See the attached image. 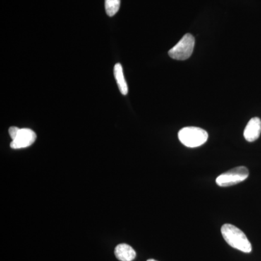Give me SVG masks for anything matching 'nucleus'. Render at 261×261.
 Instances as JSON below:
<instances>
[{
	"label": "nucleus",
	"mask_w": 261,
	"mask_h": 261,
	"mask_svg": "<svg viewBox=\"0 0 261 261\" xmlns=\"http://www.w3.org/2000/svg\"><path fill=\"white\" fill-rule=\"evenodd\" d=\"M120 6L121 0H105V8L108 16H114L119 10Z\"/></svg>",
	"instance_id": "obj_9"
},
{
	"label": "nucleus",
	"mask_w": 261,
	"mask_h": 261,
	"mask_svg": "<svg viewBox=\"0 0 261 261\" xmlns=\"http://www.w3.org/2000/svg\"><path fill=\"white\" fill-rule=\"evenodd\" d=\"M178 137L184 145L194 148L204 145L208 139V134L198 127H185L179 130Z\"/></svg>",
	"instance_id": "obj_2"
},
{
	"label": "nucleus",
	"mask_w": 261,
	"mask_h": 261,
	"mask_svg": "<svg viewBox=\"0 0 261 261\" xmlns=\"http://www.w3.org/2000/svg\"><path fill=\"white\" fill-rule=\"evenodd\" d=\"M221 233L228 245L245 253L252 251V245L246 235L237 226L224 224L221 227Z\"/></svg>",
	"instance_id": "obj_1"
},
{
	"label": "nucleus",
	"mask_w": 261,
	"mask_h": 261,
	"mask_svg": "<svg viewBox=\"0 0 261 261\" xmlns=\"http://www.w3.org/2000/svg\"><path fill=\"white\" fill-rule=\"evenodd\" d=\"M261 133V120L257 117L252 118L248 122L244 130V137L247 142L257 140Z\"/></svg>",
	"instance_id": "obj_6"
},
{
	"label": "nucleus",
	"mask_w": 261,
	"mask_h": 261,
	"mask_svg": "<svg viewBox=\"0 0 261 261\" xmlns=\"http://www.w3.org/2000/svg\"><path fill=\"white\" fill-rule=\"evenodd\" d=\"M115 255L121 261H132L135 258V250L127 244H120L115 249Z\"/></svg>",
	"instance_id": "obj_7"
},
{
	"label": "nucleus",
	"mask_w": 261,
	"mask_h": 261,
	"mask_svg": "<svg viewBox=\"0 0 261 261\" xmlns=\"http://www.w3.org/2000/svg\"><path fill=\"white\" fill-rule=\"evenodd\" d=\"M195 37L190 34H187L168 51L171 58L177 61H185L191 57L195 47Z\"/></svg>",
	"instance_id": "obj_3"
},
{
	"label": "nucleus",
	"mask_w": 261,
	"mask_h": 261,
	"mask_svg": "<svg viewBox=\"0 0 261 261\" xmlns=\"http://www.w3.org/2000/svg\"><path fill=\"white\" fill-rule=\"evenodd\" d=\"M37 139L35 132L29 128H20L16 137L10 143L13 149H23L32 145Z\"/></svg>",
	"instance_id": "obj_5"
},
{
	"label": "nucleus",
	"mask_w": 261,
	"mask_h": 261,
	"mask_svg": "<svg viewBox=\"0 0 261 261\" xmlns=\"http://www.w3.org/2000/svg\"><path fill=\"white\" fill-rule=\"evenodd\" d=\"M19 130H20V128H18V127H10L9 128V134L10 137L12 138V140H14L15 137H16L17 135H18Z\"/></svg>",
	"instance_id": "obj_10"
},
{
	"label": "nucleus",
	"mask_w": 261,
	"mask_h": 261,
	"mask_svg": "<svg viewBox=\"0 0 261 261\" xmlns=\"http://www.w3.org/2000/svg\"><path fill=\"white\" fill-rule=\"evenodd\" d=\"M147 261H157V260H153V259H149V260H147Z\"/></svg>",
	"instance_id": "obj_11"
},
{
	"label": "nucleus",
	"mask_w": 261,
	"mask_h": 261,
	"mask_svg": "<svg viewBox=\"0 0 261 261\" xmlns=\"http://www.w3.org/2000/svg\"><path fill=\"white\" fill-rule=\"evenodd\" d=\"M114 75L116 78L117 84H118V88L121 91V94L123 95H126L128 94V85H127L126 80L123 75V68L120 63H117L114 67Z\"/></svg>",
	"instance_id": "obj_8"
},
{
	"label": "nucleus",
	"mask_w": 261,
	"mask_h": 261,
	"mask_svg": "<svg viewBox=\"0 0 261 261\" xmlns=\"http://www.w3.org/2000/svg\"><path fill=\"white\" fill-rule=\"evenodd\" d=\"M248 176V169L245 166H239L220 175L216 178V182L219 187L233 186L245 181Z\"/></svg>",
	"instance_id": "obj_4"
}]
</instances>
